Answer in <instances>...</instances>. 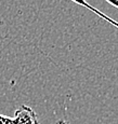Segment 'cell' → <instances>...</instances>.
<instances>
[{
	"label": "cell",
	"instance_id": "cell-3",
	"mask_svg": "<svg viewBox=\"0 0 118 124\" xmlns=\"http://www.w3.org/2000/svg\"><path fill=\"white\" fill-rule=\"evenodd\" d=\"M105 1H107L109 4H112L113 7L118 9V0H105Z\"/></svg>",
	"mask_w": 118,
	"mask_h": 124
},
{
	"label": "cell",
	"instance_id": "cell-4",
	"mask_svg": "<svg viewBox=\"0 0 118 124\" xmlns=\"http://www.w3.org/2000/svg\"><path fill=\"white\" fill-rule=\"evenodd\" d=\"M56 124H68L67 122H65V121H59Z\"/></svg>",
	"mask_w": 118,
	"mask_h": 124
},
{
	"label": "cell",
	"instance_id": "cell-1",
	"mask_svg": "<svg viewBox=\"0 0 118 124\" xmlns=\"http://www.w3.org/2000/svg\"><path fill=\"white\" fill-rule=\"evenodd\" d=\"M15 124H40L36 111L29 106L22 105L14 113Z\"/></svg>",
	"mask_w": 118,
	"mask_h": 124
},
{
	"label": "cell",
	"instance_id": "cell-2",
	"mask_svg": "<svg viewBox=\"0 0 118 124\" xmlns=\"http://www.w3.org/2000/svg\"><path fill=\"white\" fill-rule=\"evenodd\" d=\"M71 1H73V2H75V3L77 4H79V6H82V7H85V8L87 9H89L90 11H92V12H94L95 14H98L100 17H102V18H104L105 21H107V22H109L110 24H113L114 26H116V27L118 28V23L117 22H115L114 20H112V18H109L108 16H106L104 13H102V12H100L99 10H97L95 8H93V7H91L90 4L88 3V2L86 1V0H71Z\"/></svg>",
	"mask_w": 118,
	"mask_h": 124
}]
</instances>
